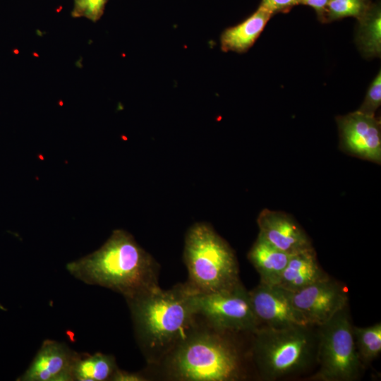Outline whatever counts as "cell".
<instances>
[{
    "label": "cell",
    "mask_w": 381,
    "mask_h": 381,
    "mask_svg": "<svg viewBox=\"0 0 381 381\" xmlns=\"http://www.w3.org/2000/svg\"><path fill=\"white\" fill-rule=\"evenodd\" d=\"M381 104V72L379 71L369 86L365 99L357 110L364 114L375 116Z\"/></svg>",
    "instance_id": "cell-21"
},
{
    "label": "cell",
    "mask_w": 381,
    "mask_h": 381,
    "mask_svg": "<svg viewBox=\"0 0 381 381\" xmlns=\"http://www.w3.org/2000/svg\"><path fill=\"white\" fill-rule=\"evenodd\" d=\"M80 353L66 344L43 341L20 381H73V369Z\"/></svg>",
    "instance_id": "cell-11"
},
{
    "label": "cell",
    "mask_w": 381,
    "mask_h": 381,
    "mask_svg": "<svg viewBox=\"0 0 381 381\" xmlns=\"http://www.w3.org/2000/svg\"><path fill=\"white\" fill-rule=\"evenodd\" d=\"M371 0H329L324 23L353 17L358 20L363 18L373 5Z\"/></svg>",
    "instance_id": "cell-19"
},
{
    "label": "cell",
    "mask_w": 381,
    "mask_h": 381,
    "mask_svg": "<svg viewBox=\"0 0 381 381\" xmlns=\"http://www.w3.org/2000/svg\"><path fill=\"white\" fill-rule=\"evenodd\" d=\"M291 255L258 235L248 253V258L258 272L260 282L274 286Z\"/></svg>",
    "instance_id": "cell-15"
},
{
    "label": "cell",
    "mask_w": 381,
    "mask_h": 381,
    "mask_svg": "<svg viewBox=\"0 0 381 381\" xmlns=\"http://www.w3.org/2000/svg\"><path fill=\"white\" fill-rule=\"evenodd\" d=\"M196 301L198 313L217 331L253 333L260 327L248 291L241 283L230 289L198 293Z\"/></svg>",
    "instance_id": "cell-7"
},
{
    "label": "cell",
    "mask_w": 381,
    "mask_h": 381,
    "mask_svg": "<svg viewBox=\"0 0 381 381\" xmlns=\"http://www.w3.org/2000/svg\"><path fill=\"white\" fill-rule=\"evenodd\" d=\"M257 223L258 235L282 251L294 255L313 248L306 231L284 212L264 209Z\"/></svg>",
    "instance_id": "cell-12"
},
{
    "label": "cell",
    "mask_w": 381,
    "mask_h": 381,
    "mask_svg": "<svg viewBox=\"0 0 381 381\" xmlns=\"http://www.w3.org/2000/svg\"><path fill=\"white\" fill-rule=\"evenodd\" d=\"M184 261L188 284L198 293L230 289L241 284L233 250L208 224L196 223L188 231Z\"/></svg>",
    "instance_id": "cell-5"
},
{
    "label": "cell",
    "mask_w": 381,
    "mask_h": 381,
    "mask_svg": "<svg viewBox=\"0 0 381 381\" xmlns=\"http://www.w3.org/2000/svg\"><path fill=\"white\" fill-rule=\"evenodd\" d=\"M117 368L112 355L80 353L73 369V381L111 380Z\"/></svg>",
    "instance_id": "cell-17"
},
{
    "label": "cell",
    "mask_w": 381,
    "mask_h": 381,
    "mask_svg": "<svg viewBox=\"0 0 381 381\" xmlns=\"http://www.w3.org/2000/svg\"><path fill=\"white\" fill-rule=\"evenodd\" d=\"M329 1V0H299V4L312 7L315 10L318 18L322 23H324Z\"/></svg>",
    "instance_id": "cell-23"
},
{
    "label": "cell",
    "mask_w": 381,
    "mask_h": 381,
    "mask_svg": "<svg viewBox=\"0 0 381 381\" xmlns=\"http://www.w3.org/2000/svg\"><path fill=\"white\" fill-rule=\"evenodd\" d=\"M317 327L316 361L319 369L311 380H358L363 366L355 345L348 306Z\"/></svg>",
    "instance_id": "cell-6"
},
{
    "label": "cell",
    "mask_w": 381,
    "mask_h": 381,
    "mask_svg": "<svg viewBox=\"0 0 381 381\" xmlns=\"http://www.w3.org/2000/svg\"><path fill=\"white\" fill-rule=\"evenodd\" d=\"M356 42L363 56L380 57L381 54V11L380 3H373L367 13L358 20Z\"/></svg>",
    "instance_id": "cell-16"
},
{
    "label": "cell",
    "mask_w": 381,
    "mask_h": 381,
    "mask_svg": "<svg viewBox=\"0 0 381 381\" xmlns=\"http://www.w3.org/2000/svg\"><path fill=\"white\" fill-rule=\"evenodd\" d=\"M287 294L309 325L319 326L348 306L346 289L329 277Z\"/></svg>",
    "instance_id": "cell-8"
},
{
    "label": "cell",
    "mask_w": 381,
    "mask_h": 381,
    "mask_svg": "<svg viewBox=\"0 0 381 381\" xmlns=\"http://www.w3.org/2000/svg\"><path fill=\"white\" fill-rule=\"evenodd\" d=\"M248 294L260 327L310 325L293 306L286 291L277 286L260 282Z\"/></svg>",
    "instance_id": "cell-10"
},
{
    "label": "cell",
    "mask_w": 381,
    "mask_h": 381,
    "mask_svg": "<svg viewBox=\"0 0 381 381\" xmlns=\"http://www.w3.org/2000/svg\"><path fill=\"white\" fill-rule=\"evenodd\" d=\"M343 150L373 162L381 161L380 121L358 111L337 117Z\"/></svg>",
    "instance_id": "cell-9"
},
{
    "label": "cell",
    "mask_w": 381,
    "mask_h": 381,
    "mask_svg": "<svg viewBox=\"0 0 381 381\" xmlns=\"http://www.w3.org/2000/svg\"><path fill=\"white\" fill-rule=\"evenodd\" d=\"M352 330L359 359L365 367L381 352V323L365 327L353 326Z\"/></svg>",
    "instance_id": "cell-18"
},
{
    "label": "cell",
    "mask_w": 381,
    "mask_h": 381,
    "mask_svg": "<svg viewBox=\"0 0 381 381\" xmlns=\"http://www.w3.org/2000/svg\"><path fill=\"white\" fill-rule=\"evenodd\" d=\"M298 4H299V0H262L260 6L274 15L279 13H288Z\"/></svg>",
    "instance_id": "cell-22"
},
{
    "label": "cell",
    "mask_w": 381,
    "mask_h": 381,
    "mask_svg": "<svg viewBox=\"0 0 381 381\" xmlns=\"http://www.w3.org/2000/svg\"><path fill=\"white\" fill-rule=\"evenodd\" d=\"M224 332L191 330L164 358L169 376L183 381H232L241 377L237 349Z\"/></svg>",
    "instance_id": "cell-3"
},
{
    "label": "cell",
    "mask_w": 381,
    "mask_h": 381,
    "mask_svg": "<svg viewBox=\"0 0 381 381\" xmlns=\"http://www.w3.org/2000/svg\"><path fill=\"white\" fill-rule=\"evenodd\" d=\"M107 1L108 0H73L71 16L96 22L103 15Z\"/></svg>",
    "instance_id": "cell-20"
},
{
    "label": "cell",
    "mask_w": 381,
    "mask_h": 381,
    "mask_svg": "<svg viewBox=\"0 0 381 381\" xmlns=\"http://www.w3.org/2000/svg\"><path fill=\"white\" fill-rule=\"evenodd\" d=\"M75 278L123 295L126 300L157 289V266L127 231L116 229L96 251L66 265Z\"/></svg>",
    "instance_id": "cell-1"
},
{
    "label": "cell",
    "mask_w": 381,
    "mask_h": 381,
    "mask_svg": "<svg viewBox=\"0 0 381 381\" xmlns=\"http://www.w3.org/2000/svg\"><path fill=\"white\" fill-rule=\"evenodd\" d=\"M328 277L320 267L316 253L312 248L292 255L274 286L293 292Z\"/></svg>",
    "instance_id": "cell-13"
},
{
    "label": "cell",
    "mask_w": 381,
    "mask_h": 381,
    "mask_svg": "<svg viewBox=\"0 0 381 381\" xmlns=\"http://www.w3.org/2000/svg\"><path fill=\"white\" fill-rule=\"evenodd\" d=\"M146 377L140 373L128 372L119 368L114 373L111 381H145Z\"/></svg>",
    "instance_id": "cell-24"
},
{
    "label": "cell",
    "mask_w": 381,
    "mask_h": 381,
    "mask_svg": "<svg viewBox=\"0 0 381 381\" xmlns=\"http://www.w3.org/2000/svg\"><path fill=\"white\" fill-rule=\"evenodd\" d=\"M272 14L259 6L241 23L225 30L221 35V48L224 52L243 53L259 37Z\"/></svg>",
    "instance_id": "cell-14"
},
{
    "label": "cell",
    "mask_w": 381,
    "mask_h": 381,
    "mask_svg": "<svg viewBox=\"0 0 381 381\" xmlns=\"http://www.w3.org/2000/svg\"><path fill=\"white\" fill-rule=\"evenodd\" d=\"M312 325L261 327L254 334L252 355L265 380L298 374L316 361L317 332Z\"/></svg>",
    "instance_id": "cell-4"
},
{
    "label": "cell",
    "mask_w": 381,
    "mask_h": 381,
    "mask_svg": "<svg viewBox=\"0 0 381 381\" xmlns=\"http://www.w3.org/2000/svg\"><path fill=\"white\" fill-rule=\"evenodd\" d=\"M198 291L188 283L159 287L126 300L135 335L148 362L162 361L192 329Z\"/></svg>",
    "instance_id": "cell-2"
}]
</instances>
